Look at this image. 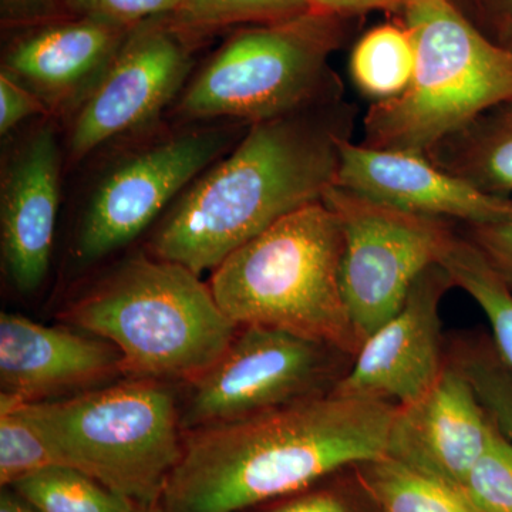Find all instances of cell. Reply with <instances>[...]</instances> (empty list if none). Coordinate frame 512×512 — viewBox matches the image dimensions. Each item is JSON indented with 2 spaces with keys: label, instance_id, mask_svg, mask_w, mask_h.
<instances>
[{
  "label": "cell",
  "instance_id": "obj_10",
  "mask_svg": "<svg viewBox=\"0 0 512 512\" xmlns=\"http://www.w3.org/2000/svg\"><path fill=\"white\" fill-rule=\"evenodd\" d=\"M231 143L224 128H202L158 141L121 160L87 202L76 255L99 261L133 242Z\"/></svg>",
  "mask_w": 512,
  "mask_h": 512
},
{
  "label": "cell",
  "instance_id": "obj_22",
  "mask_svg": "<svg viewBox=\"0 0 512 512\" xmlns=\"http://www.w3.org/2000/svg\"><path fill=\"white\" fill-rule=\"evenodd\" d=\"M39 512H134L136 504L77 468L55 464L10 485Z\"/></svg>",
  "mask_w": 512,
  "mask_h": 512
},
{
  "label": "cell",
  "instance_id": "obj_24",
  "mask_svg": "<svg viewBox=\"0 0 512 512\" xmlns=\"http://www.w3.org/2000/svg\"><path fill=\"white\" fill-rule=\"evenodd\" d=\"M311 10L309 0H184L173 18L187 30L241 22H279Z\"/></svg>",
  "mask_w": 512,
  "mask_h": 512
},
{
  "label": "cell",
  "instance_id": "obj_12",
  "mask_svg": "<svg viewBox=\"0 0 512 512\" xmlns=\"http://www.w3.org/2000/svg\"><path fill=\"white\" fill-rule=\"evenodd\" d=\"M451 288L443 266L426 269L402 308L362 343L333 393L404 406L429 392L447 367L440 311Z\"/></svg>",
  "mask_w": 512,
  "mask_h": 512
},
{
  "label": "cell",
  "instance_id": "obj_21",
  "mask_svg": "<svg viewBox=\"0 0 512 512\" xmlns=\"http://www.w3.org/2000/svg\"><path fill=\"white\" fill-rule=\"evenodd\" d=\"M416 49L409 29L383 25L367 32L350 56V77L360 93L380 103L400 96L412 82Z\"/></svg>",
  "mask_w": 512,
  "mask_h": 512
},
{
  "label": "cell",
  "instance_id": "obj_16",
  "mask_svg": "<svg viewBox=\"0 0 512 512\" xmlns=\"http://www.w3.org/2000/svg\"><path fill=\"white\" fill-rule=\"evenodd\" d=\"M130 29L77 18L30 30L8 47L2 72L35 94L49 113L77 111L103 79Z\"/></svg>",
  "mask_w": 512,
  "mask_h": 512
},
{
  "label": "cell",
  "instance_id": "obj_17",
  "mask_svg": "<svg viewBox=\"0 0 512 512\" xmlns=\"http://www.w3.org/2000/svg\"><path fill=\"white\" fill-rule=\"evenodd\" d=\"M121 372V355L107 340L49 328L18 313L0 315L2 396L19 402L99 382Z\"/></svg>",
  "mask_w": 512,
  "mask_h": 512
},
{
  "label": "cell",
  "instance_id": "obj_25",
  "mask_svg": "<svg viewBox=\"0 0 512 512\" xmlns=\"http://www.w3.org/2000/svg\"><path fill=\"white\" fill-rule=\"evenodd\" d=\"M461 491L477 512H512V441L497 423Z\"/></svg>",
  "mask_w": 512,
  "mask_h": 512
},
{
  "label": "cell",
  "instance_id": "obj_5",
  "mask_svg": "<svg viewBox=\"0 0 512 512\" xmlns=\"http://www.w3.org/2000/svg\"><path fill=\"white\" fill-rule=\"evenodd\" d=\"M416 66L400 96L373 103L366 146L429 154L512 99V50L490 42L450 0H404Z\"/></svg>",
  "mask_w": 512,
  "mask_h": 512
},
{
  "label": "cell",
  "instance_id": "obj_7",
  "mask_svg": "<svg viewBox=\"0 0 512 512\" xmlns=\"http://www.w3.org/2000/svg\"><path fill=\"white\" fill-rule=\"evenodd\" d=\"M328 18L308 10L231 37L185 86L178 114L255 124L339 100Z\"/></svg>",
  "mask_w": 512,
  "mask_h": 512
},
{
  "label": "cell",
  "instance_id": "obj_33",
  "mask_svg": "<svg viewBox=\"0 0 512 512\" xmlns=\"http://www.w3.org/2000/svg\"><path fill=\"white\" fill-rule=\"evenodd\" d=\"M134 512H165L163 504H151V505H138L136 504V510Z\"/></svg>",
  "mask_w": 512,
  "mask_h": 512
},
{
  "label": "cell",
  "instance_id": "obj_23",
  "mask_svg": "<svg viewBox=\"0 0 512 512\" xmlns=\"http://www.w3.org/2000/svg\"><path fill=\"white\" fill-rule=\"evenodd\" d=\"M261 507L259 512H380L357 464Z\"/></svg>",
  "mask_w": 512,
  "mask_h": 512
},
{
  "label": "cell",
  "instance_id": "obj_20",
  "mask_svg": "<svg viewBox=\"0 0 512 512\" xmlns=\"http://www.w3.org/2000/svg\"><path fill=\"white\" fill-rule=\"evenodd\" d=\"M380 512H477L463 491L389 456L357 464Z\"/></svg>",
  "mask_w": 512,
  "mask_h": 512
},
{
  "label": "cell",
  "instance_id": "obj_32",
  "mask_svg": "<svg viewBox=\"0 0 512 512\" xmlns=\"http://www.w3.org/2000/svg\"><path fill=\"white\" fill-rule=\"evenodd\" d=\"M0 512H39L28 501L23 500L12 488H2Z\"/></svg>",
  "mask_w": 512,
  "mask_h": 512
},
{
  "label": "cell",
  "instance_id": "obj_26",
  "mask_svg": "<svg viewBox=\"0 0 512 512\" xmlns=\"http://www.w3.org/2000/svg\"><path fill=\"white\" fill-rule=\"evenodd\" d=\"M52 451L40 434L9 404L0 402V484L8 488L20 478L55 466Z\"/></svg>",
  "mask_w": 512,
  "mask_h": 512
},
{
  "label": "cell",
  "instance_id": "obj_15",
  "mask_svg": "<svg viewBox=\"0 0 512 512\" xmlns=\"http://www.w3.org/2000/svg\"><path fill=\"white\" fill-rule=\"evenodd\" d=\"M60 156L50 126L36 130L9 161L0 191V244L6 274L18 291L45 282L59 211Z\"/></svg>",
  "mask_w": 512,
  "mask_h": 512
},
{
  "label": "cell",
  "instance_id": "obj_29",
  "mask_svg": "<svg viewBox=\"0 0 512 512\" xmlns=\"http://www.w3.org/2000/svg\"><path fill=\"white\" fill-rule=\"evenodd\" d=\"M49 113L35 94L16 82L8 73H0V134L6 136L22 121Z\"/></svg>",
  "mask_w": 512,
  "mask_h": 512
},
{
  "label": "cell",
  "instance_id": "obj_13",
  "mask_svg": "<svg viewBox=\"0 0 512 512\" xmlns=\"http://www.w3.org/2000/svg\"><path fill=\"white\" fill-rule=\"evenodd\" d=\"M335 185L396 210L437 220L477 225L512 217L511 197L481 191L427 154L355 144L350 138L340 147Z\"/></svg>",
  "mask_w": 512,
  "mask_h": 512
},
{
  "label": "cell",
  "instance_id": "obj_31",
  "mask_svg": "<svg viewBox=\"0 0 512 512\" xmlns=\"http://www.w3.org/2000/svg\"><path fill=\"white\" fill-rule=\"evenodd\" d=\"M47 0H2V10L8 16H29L39 13Z\"/></svg>",
  "mask_w": 512,
  "mask_h": 512
},
{
  "label": "cell",
  "instance_id": "obj_9",
  "mask_svg": "<svg viewBox=\"0 0 512 512\" xmlns=\"http://www.w3.org/2000/svg\"><path fill=\"white\" fill-rule=\"evenodd\" d=\"M323 201L343 231L340 286L360 346L406 302L410 289L439 264L450 221L410 214L332 187Z\"/></svg>",
  "mask_w": 512,
  "mask_h": 512
},
{
  "label": "cell",
  "instance_id": "obj_19",
  "mask_svg": "<svg viewBox=\"0 0 512 512\" xmlns=\"http://www.w3.org/2000/svg\"><path fill=\"white\" fill-rule=\"evenodd\" d=\"M439 265L456 288L480 306L490 323L491 340L501 359L512 369V289L491 266L480 249L464 235L448 239Z\"/></svg>",
  "mask_w": 512,
  "mask_h": 512
},
{
  "label": "cell",
  "instance_id": "obj_6",
  "mask_svg": "<svg viewBox=\"0 0 512 512\" xmlns=\"http://www.w3.org/2000/svg\"><path fill=\"white\" fill-rule=\"evenodd\" d=\"M40 434L57 464L138 505L161 503L183 453L181 413L160 380L133 379L59 402L0 396Z\"/></svg>",
  "mask_w": 512,
  "mask_h": 512
},
{
  "label": "cell",
  "instance_id": "obj_3",
  "mask_svg": "<svg viewBox=\"0 0 512 512\" xmlns=\"http://www.w3.org/2000/svg\"><path fill=\"white\" fill-rule=\"evenodd\" d=\"M67 316L116 346L121 373L134 379L194 382L221 359L239 330L200 275L157 256L117 266Z\"/></svg>",
  "mask_w": 512,
  "mask_h": 512
},
{
  "label": "cell",
  "instance_id": "obj_14",
  "mask_svg": "<svg viewBox=\"0 0 512 512\" xmlns=\"http://www.w3.org/2000/svg\"><path fill=\"white\" fill-rule=\"evenodd\" d=\"M494 424L473 384L448 360L429 392L396 407L386 456L461 490Z\"/></svg>",
  "mask_w": 512,
  "mask_h": 512
},
{
  "label": "cell",
  "instance_id": "obj_8",
  "mask_svg": "<svg viewBox=\"0 0 512 512\" xmlns=\"http://www.w3.org/2000/svg\"><path fill=\"white\" fill-rule=\"evenodd\" d=\"M355 356L288 330L241 326L221 359L191 382L181 429L229 423L335 392Z\"/></svg>",
  "mask_w": 512,
  "mask_h": 512
},
{
  "label": "cell",
  "instance_id": "obj_2",
  "mask_svg": "<svg viewBox=\"0 0 512 512\" xmlns=\"http://www.w3.org/2000/svg\"><path fill=\"white\" fill-rule=\"evenodd\" d=\"M340 101L251 124L175 200L151 242L154 256L197 275L214 271L275 222L323 201L352 128L353 111Z\"/></svg>",
  "mask_w": 512,
  "mask_h": 512
},
{
  "label": "cell",
  "instance_id": "obj_1",
  "mask_svg": "<svg viewBox=\"0 0 512 512\" xmlns=\"http://www.w3.org/2000/svg\"><path fill=\"white\" fill-rule=\"evenodd\" d=\"M397 404L329 393L187 431L165 512H242L386 456Z\"/></svg>",
  "mask_w": 512,
  "mask_h": 512
},
{
  "label": "cell",
  "instance_id": "obj_18",
  "mask_svg": "<svg viewBox=\"0 0 512 512\" xmlns=\"http://www.w3.org/2000/svg\"><path fill=\"white\" fill-rule=\"evenodd\" d=\"M487 194H512V99L488 110L427 154Z\"/></svg>",
  "mask_w": 512,
  "mask_h": 512
},
{
  "label": "cell",
  "instance_id": "obj_11",
  "mask_svg": "<svg viewBox=\"0 0 512 512\" xmlns=\"http://www.w3.org/2000/svg\"><path fill=\"white\" fill-rule=\"evenodd\" d=\"M191 66L188 30L173 16L133 26L103 79L76 111L70 157L82 160L107 141L153 123L183 90Z\"/></svg>",
  "mask_w": 512,
  "mask_h": 512
},
{
  "label": "cell",
  "instance_id": "obj_30",
  "mask_svg": "<svg viewBox=\"0 0 512 512\" xmlns=\"http://www.w3.org/2000/svg\"><path fill=\"white\" fill-rule=\"evenodd\" d=\"M309 5L313 12L332 16L336 13L404 5V0H309Z\"/></svg>",
  "mask_w": 512,
  "mask_h": 512
},
{
  "label": "cell",
  "instance_id": "obj_34",
  "mask_svg": "<svg viewBox=\"0 0 512 512\" xmlns=\"http://www.w3.org/2000/svg\"><path fill=\"white\" fill-rule=\"evenodd\" d=\"M508 2H510V5L512 6V0H508Z\"/></svg>",
  "mask_w": 512,
  "mask_h": 512
},
{
  "label": "cell",
  "instance_id": "obj_4",
  "mask_svg": "<svg viewBox=\"0 0 512 512\" xmlns=\"http://www.w3.org/2000/svg\"><path fill=\"white\" fill-rule=\"evenodd\" d=\"M343 231L325 201L286 215L214 269L211 291L232 322L360 349L340 286Z\"/></svg>",
  "mask_w": 512,
  "mask_h": 512
},
{
  "label": "cell",
  "instance_id": "obj_28",
  "mask_svg": "<svg viewBox=\"0 0 512 512\" xmlns=\"http://www.w3.org/2000/svg\"><path fill=\"white\" fill-rule=\"evenodd\" d=\"M466 237L512 289V217L488 224L467 225Z\"/></svg>",
  "mask_w": 512,
  "mask_h": 512
},
{
  "label": "cell",
  "instance_id": "obj_27",
  "mask_svg": "<svg viewBox=\"0 0 512 512\" xmlns=\"http://www.w3.org/2000/svg\"><path fill=\"white\" fill-rule=\"evenodd\" d=\"M76 18H92L133 28L146 20L177 15L184 0H63Z\"/></svg>",
  "mask_w": 512,
  "mask_h": 512
}]
</instances>
